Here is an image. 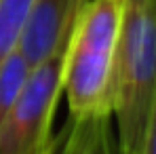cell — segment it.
<instances>
[{
  "label": "cell",
  "instance_id": "1",
  "mask_svg": "<svg viewBox=\"0 0 156 154\" xmlns=\"http://www.w3.org/2000/svg\"><path fill=\"white\" fill-rule=\"evenodd\" d=\"M156 95V0H125L116 47L110 112L120 154H141Z\"/></svg>",
  "mask_w": 156,
  "mask_h": 154
},
{
  "label": "cell",
  "instance_id": "5",
  "mask_svg": "<svg viewBox=\"0 0 156 154\" xmlns=\"http://www.w3.org/2000/svg\"><path fill=\"white\" fill-rule=\"evenodd\" d=\"M34 0H0V66L11 53L17 51Z\"/></svg>",
  "mask_w": 156,
  "mask_h": 154
},
{
  "label": "cell",
  "instance_id": "4",
  "mask_svg": "<svg viewBox=\"0 0 156 154\" xmlns=\"http://www.w3.org/2000/svg\"><path fill=\"white\" fill-rule=\"evenodd\" d=\"M84 2L87 0H34L27 26L17 45V51L30 68H36L68 45L72 23Z\"/></svg>",
  "mask_w": 156,
  "mask_h": 154
},
{
  "label": "cell",
  "instance_id": "2",
  "mask_svg": "<svg viewBox=\"0 0 156 154\" xmlns=\"http://www.w3.org/2000/svg\"><path fill=\"white\" fill-rule=\"evenodd\" d=\"M125 0H89L80 6L63 55V93L78 123L110 114V87Z\"/></svg>",
  "mask_w": 156,
  "mask_h": 154
},
{
  "label": "cell",
  "instance_id": "3",
  "mask_svg": "<svg viewBox=\"0 0 156 154\" xmlns=\"http://www.w3.org/2000/svg\"><path fill=\"white\" fill-rule=\"evenodd\" d=\"M63 55L66 47L30 70L0 127V154H42L51 144L53 116L63 93Z\"/></svg>",
  "mask_w": 156,
  "mask_h": 154
},
{
  "label": "cell",
  "instance_id": "7",
  "mask_svg": "<svg viewBox=\"0 0 156 154\" xmlns=\"http://www.w3.org/2000/svg\"><path fill=\"white\" fill-rule=\"evenodd\" d=\"M59 144H61V139H51V144L47 146V150L42 154H59Z\"/></svg>",
  "mask_w": 156,
  "mask_h": 154
},
{
  "label": "cell",
  "instance_id": "6",
  "mask_svg": "<svg viewBox=\"0 0 156 154\" xmlns=\"http://www.w3.org/2000/svg\"><path fill=\"white\" fill-rule=\"evenodd\" d=\"M30 66L21 57L19 51H13L0 66V127L11 110V106L15 102L17 93L21 91L27 74H30Z\"/></svg>",
  "mask_w": 156,
  "mask_h": 154
}]
</instances>
